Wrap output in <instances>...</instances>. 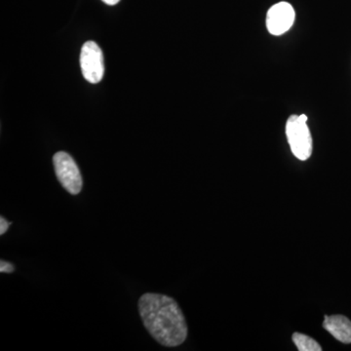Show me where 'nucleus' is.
<instances>
[{"instance_id":"f257e3e1","label":"nucleus","mask_w":351,"mask_h":351,"mask_svg":"<svg viewBox=\"0 0 351 351\" xmlns=\"http://www.w3.org/2000/svg\"><path fill=\"white\" fill-rule=\"evenodd\" d=\"M144 326L157 343L167 348L181 346L188 337V325L179 304L166 295L147 293L138 300Z\"/></svg>"},{"instance_id":"f03ea898","label":"nucleus","mask_w":351,"mask_h":351,"mask_svg":"<svg viewBox=\"0 0 351 351\" xmlns=\"http://www.w3.org/2000/svg\"><path fill=\"white\" fill-rule=\"evenodd\" d=\"M306 114L291 115L286 123V135L291 151L298 159L306 161L313 154V137Z\"/></svg>"},{"instance_id":"7ed1b4c3","label":"nucleus","mask_w":351,"mask_h":351,"mask_svg":"<svg viewBox=\"0 0 351 351\" xmlns=\"http://www.w3.org/2000/svg\"><path fill=\"white\" fill-rule=\"evenodd\" d=\"M53 164L58 181L63 188L71 195H78L82 189V177L73 157L64 152H57L53 157Z\"/></svg>"},{"instance_id":"20e7f679","label":"nucleus","mask_w":351,"mask_h":351,"mask_svg":"<svg viewBox=\"0 0 351 351\" xmlns=\"http://www.w3.org/2000/svg\"><path fill=\"white\" fill-rule=\"evenodd\" d=\"M80 66L82 75L88 82L96 84L103 80L105 73L104 55L98 44L94 41H87L82 46Z\"/></svg>"},{"instance_id":"39448f33","label":"nucleus","mask_w":351,"mask_h":351,"mask_svg":"<svg viewBox=\"0 0 351 351\" xmlns=\"http://www.w3.org/2000/svg\"><path fill=\"white\" fill-rule=\"evenodd\" d=\"M295 18V10L291 4L288 2H279L267 12V31L274 36H281L292 27Z\"/></svg>"},{"instance_id":"423d86ee","label":"nucleus","mask_w":351,"mask_h":351,"mask_svg":"<svg viewBox=\"0 0 351 351\" xmlns=\"http://www.w3.org/2000/svg\"><path fill=\"white\" fill-rule=\"evenodd\" d=\"M323 328L341 343H351V321L345 315H325Z\"/></svg>"},{"instance_id":"0eeeda50","label":"nucleus","mask_w":351,"mask_h":351,"mask_svg":"<svg viewBox=\"0 0 351 351\" xmlns=\"http://www.w3.org/2000/svg\"><path fill=\"white\" fill-rule=\"evenodd\" d=\"M293 341L298 350L300 351H321L322 348L315 339L306 336V335L301 334V332H294L292 336Z\"/></svg>"},{"instance_id":"6e6552de","label":"nucleus","mask_w":351,"mask_h":351,"mask_svg":"<svg viewBox=\"0 0 351 351\" xmlns=\"http://www.w3.org/2000/svg\"><path fill=\"white\" fill-rule=\"evenodd\" d=\"M0 271L4 272V274H11L14 271V265L12 263L5 262V261H1L0 262Z\"/></svg>"},{"instance_id":"1a4fd4ad","label":"nucleus","mask_w":351,"mask_h":351,"mask_svg":"<svg viewBox=\"0 0 351 351\" xmlns=\"http://www.w3.org/2000/svg\"><path fill=\"white\" fill-rule=\"evenodd\" d=\"M10 223L7 219H4L3 217L0 218V234L3 235L4 233L8 230Z\"/></svg>"},{"instance_id":"9d476101","label":"nucleus","mask_w":351,"mask_h":351,"mask_svg":"<svg viewBox=\"0 0 351 351\" xmlns=\"http://www.w3.org/2000/svg\"><path fill=\"white\" fill-rule=\"evenodd\" d=\"M103 1L108 5H115V4L119 3L120 0H103Z\"/></svg>"}]
</instances>
